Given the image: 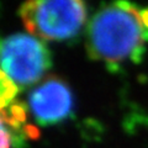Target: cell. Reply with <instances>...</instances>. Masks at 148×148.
Listing matches in <instances>:
<instances>
[{
	"instance_id": "3957f363",
	"label": "cell",
	"mask_w": 148,
	"mask_h": 148,
	"mask_svg": "<svg viewBox=\"0 0 148 148\" xmlns=\"http://www.w3.org/2000/svg\"><path fill=\"white\" fill-rule=\"evenodd\" d=\"M49 68V51L37 37L15 34L3 40L1 73L15 83L18 89L41 80Z\"/></svg>"
},
{
	"instance_id": "277c9868",
	"label": "cell",
	"mask_w": 148,
	"mask_h": 148,
	"mask_svg": "<svg viewBox=\"0 0 148 148\" xmlns=\"http://www.w3.org/2000/svg\"><path fill=\"white\" fill-rule=\"evenodd\" d=\"M74 100L71 88L63 79L46 77L29 96V111L37 123L49 126L62 122L71 115Z\"/></svg>"
},
{
	"instance_id": "5b68a950",
	"label": "cell",
	"mask_w": 148,
	"mask_h": 148,
	"mask_svg": "<svg viewBox=\"0 0 148 148\" xmlns=\"http://www.w3.org/2000/svg\"><path fill=\"white\" fill-rule=\"evenodd\" d=\"M0 101H1V109L6 108L11 103H14L16 99V95L18 94V86L10 80L4 73H1V80H0Z\"/></svg>"
},
{
	"instance_id": "6da1fadb",
	"label": "cell",
	"mask_w": 148,
	"mask_h": 148,
	"mask_svg": "<svg viewBox=\"0 0 148 148\" xmlns=\"http://www.w3.org/2000/svg\"><path fill=\"white\" fill-rule=\"evenodd\" d=\"M148 42V8L115 1L99 9L88 25L86 51L106 64L137 63Z\"/></svg>"
},
{
	"instance_id": "7a4b0ae2",
	"label": "cell",
	"mask_w": 148,
	"mask_h": 148,
	"mask_svg": "<svg viewBox=\"0 0 148 148\" xmlns=\"http://www.w3.org/2000/svg\"><path fill=\"white\" fill-rule=\"evenodd\" d=\"M18 15L32 36L48 41L75 37L86 20V5L78 0H35L24 3Z\"/></svg>"
}]
</instances>
